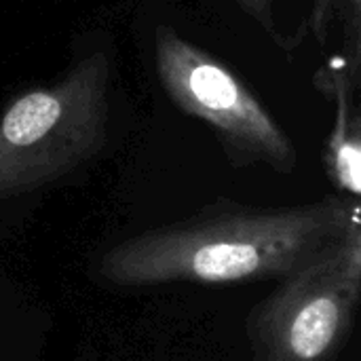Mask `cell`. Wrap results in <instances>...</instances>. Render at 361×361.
Returning <instances> with one entry per match:
<instances>
[{
	"label": "cell",
	"mask_w": 361,
	"mask_h": 361,
	"mask_svg": "<svg viewBox=\"0 0 361 361\" xmlns=\"http://www.w3.org/2000/svg\"><path fill=\"white\" fill-rule=\"evenodd\" d=\"M355 224L360 199L343 195L288 207L218 199L108 247L95 262V277L114 288L281 281L324 256Z\"/></svg>",
	"instance_id": "cell-1"
},
{
	"label": "cell",
	"mask_w": 361,
	"mask_h": 361,
	"mask_svg": "<svg viewBox=\"0 0 361 361\" xmlns=\"http://www.w3.org/2000/svg\"><path fill=\"white\" fill-rule=\"evenodd\" d=\"M110 61L91 53L57 82L15 97L0 116V201L74 173L106 146Z\"/></svg>",
	"instance_id": "cell-2"
},
{
	"label": "cell",
	"mask_w": 361,
	"mask_h": 361,
	"mask_svg": "<svg viewBox=\"0 0 361 361\" xmlns=\"http://www.w3.org/2000/svg\"><path fill=\"white\" fill-rule=\"evenodd\" d=\"M361 305V224L245 317L252 361H341Z\"/></svg>",
	"instance_id": "cell-3"
},
{
	"label": "cell",
	"mask_w": 361,
	"mask_h": 361,
	"mask_svg": "<svg viewBox=\"0 0 361 361\" xmlns=\"http://www.w3.org/2000/svg\"><path fill=\"white\" fill-rule=\"evenodd\" d=\"M157 72L169 99L214 129L235 167L262 163L281 176L296 171L292 140L243 80L165 25L157 30Z\"/></svg>",
	"instance_id": "cell-4"
},
{
	"label": "cell",
	"mask_w": 361,
	"mask_h": 361,
	"mask_svg": "<svg viewBox=\"0 0 361 361\" xmlns=\"http://www.w3.org/2000/svg\"><path fill=\"white\" fill-rule=\"evenodd\" d=\"M357 72L347 61H334L330 70V93L336 97V123L326 142L324 167L334 188L349 199L361 195V123L353 102Z\"/></svg>",
	"instance_id": "cell-5"
},
{
	"label": "cell",
	"mask_w": 361,
	"mask_h": 361,
	"mask_svg": "<svg viewBox=\"0 0 361 361\" xmlns=\"http://www.w3.org/2000/svg\"><path fill=\"white\" fill-rule=\"evenodd\" d=\"M258 23H262L267 27V32H273V8H271V0H237Z\"/></svg>",
	"instance_id": "cell-6"
}]
</instances>
